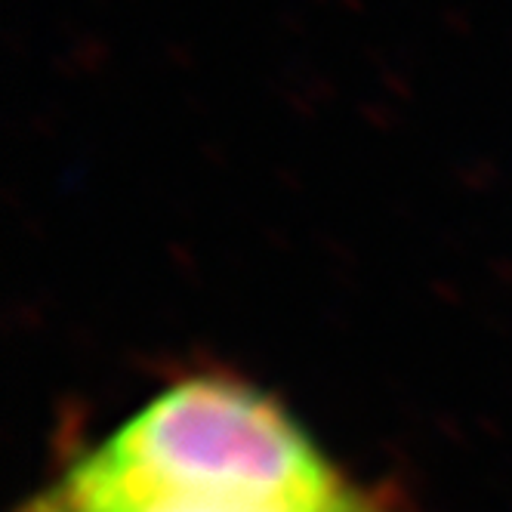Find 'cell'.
Returning a JSON list of instances; mask_svg holds the SVG:
<instances>
[{
	"label": "cell",
	"mask_w": 512,
	"mask_h": 512,
	"mask_svg": "<svg viewBox=\"0 0 512 512\" xmlns=\"http://www.w3.org/2000/svg\"><path fill=\"white\" fill-rule=\"evenodd\" d=\"M62 463L130 494L260 506L321 503L358 482L275 392L226 368L167 380Z\"/></svg>",
	"instance_id": "obj_1"
},
{
	"label": "cell",
	"mask_w": 512,
	"mask_h": 512,
	"mask_svg": "<svg viewBox=\"0 0 512 512\" xmlns=\"http://www.w3.org/2000/svg\"><path fill=\"white\" fill-rule=\"evenodd\" d=\"M13 512H417L414 503L395 485L355 482L343 494L306 503V506H260V503H229V500H182L130 494L108 488L75 466L59 463L53 479L31 491Z\"/></svg>",
	"instance_id": "obj_2"
}]
</instances>
